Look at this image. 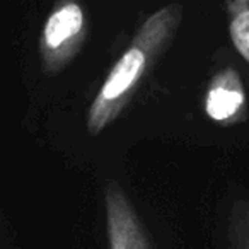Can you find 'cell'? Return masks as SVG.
<instances>
[{"label": "cell", "mask_w": 249, "mask_h": 249, "mask_svg": "<svg viewBox=\"0 0 249 249\" xmlns=\"http://www.w3.org/2000/svg\"><path fill=\"white\" fill-rule=\"evenodd\" d=\"M183 21V7L169 4L159 9L139 28L128 48L113 65L96 94L87 114V132L96 137L109 126L133 99L143 77L169 48Z\"/></svg>", "instance_id": "1"}, {"label": "cell", "mask_w": 249, "mask_h": 249, "mask_svg": "<svg viewBox=\"0 0 249 249\" xmlns=\"http://www.w3.org/2000/svg\"><path fill=\"white\" fill-rule=\"evenodd\" d=\"M86 12L77 0H63L48 16L39 39L41 65L58 73L73 60L86 39Z\"/></svg>", "instance_id": "2"}, {"label": "cell", "mask_w": 249, "mask_h": 249, "mask_svg": "<svg viewBox=\"0 0 249 249\" xmlns=\"http://www.w3.org/2000/svg\"><path fill=\"white\" fill-rule=\"evenodd\" d=\"M104 208L109 249H150L132 201L113 181L104 190Z\"/></svg>", "instance_id": "3"}, {"label": "cell", "mask_w": 249, "mask_h": 249, "mask_svg": "<svg viewBox=\"0 0 249 249\" xmlns=\"http://www.w3.org/2000/svg\"><path fill=\"white\" fill-rule=\"evenodd\" d=\"M205 113L212 121L222 126L246 121L248 104L242 79L237 70L227 67L215 73L205 94Z\"/></svg>", "instance_id": "4"}, {"label": "cell", "mask_w": 249, "mask_h": 249, "mask_svg": "<svg viewBox=\"0 0 249 249\" xmlns=\"http://www.w3.org/2000/svg\"><path fill=\"white\" fill-rule=\"evenodd\" d=\"M229 12V35L244 62L249 60V0H225Z\"/></svg>", "instance_id": "5"}]
</instances>
